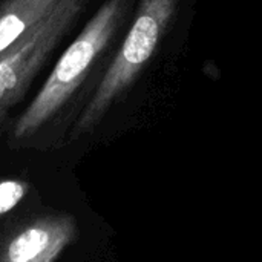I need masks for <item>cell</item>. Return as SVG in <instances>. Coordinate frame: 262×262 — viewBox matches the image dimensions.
Masks as SVG:
<instances>
[{"label":"cell","instance_id":"6da1fadb","mask_svg":"<svg viewBox=\"0 0 262 262\" xmlns=\"http://www.w3.org/2000/svg\"><path fill=\"white\" fill-rule=\"evenodd\" d=\"M126 5L127 0H106L91 17L63 52L35 98L15 121L12 129L14 140H28L38 135L72 106V101L117 34Z\"/></svg>","mask_w":262,"mask_h":262},{"label":"cell","instance_id":"7a4b0ae2","mask_svg":"<svg viewBox=\"0 0 262 262\" xmlns=\"http://www.w3.org/2000/svg\"><path fill=\"white\" fill-rule=\"evenodd\" d=\"M180 0H141L132 26L98 83L89 103L81 111L72 129V138L91 132L104 117L114 101L134 83L152 58L166 32Z\"/></svg>","mask_w":262,"mask_h":262},{"label":"cell","instance_id":"3957f363","mask_svg":"<svg viewBox=\"0 0 262 262\" xmlns=\"http://www.w3.org/2000/svg\"><path fill=\"white\" fill-rule=\"evenodd\" d=\"M89 0H58L55 8L0 57V124L77 23Z\"/></svg>","mask_w":262,"mask_h":262},{"label":"cell","instance_id":"277c9868","mask_svg":"<svg viewBox=\"0 0 262 262\" xmlns=\"http://www.w3.org/2000/svg\"><path fill=\"white\" fill-rule=\"evenodd\" d=\"M77 238L71 213H46L17 229L0 247V262H57Z\"/></svg>","mask_w":262,"mask_h":262},{"label":"cell","instance_id":"5b68a950","mask_svg":"<svg viewBox=\"0 0 262 262\" xmlns=\"http://www.w3.org/2000/svg\"><path fill=\"white\" fill-rule=\"evenodd\" d=\"M58 0H5L0 5V57L37 26Z\"/></svg>","mask_w":262,"mask_h":262},{"label":"cell","instance_id":"8992f818","mask_svg":"<svg viewBox=\"0 0 262 262\" xmlns=\"http://www.w3.org/2000/svg\"><path fill=\"white\" fill-rule=\"evenodd\" d=\"M29 192V184L21 180H0V216L11 212Z\"/></svg>","mask_w":262,"mask_h":262}]
</instances>
